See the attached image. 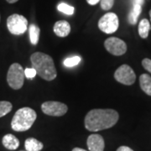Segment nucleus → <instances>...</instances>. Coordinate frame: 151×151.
I'll use <instances>...</instances> for the list:
<instances>
[{"label": "nucleus", "mask_w": 151, "mask_h": 151, "mask_svg": "<svg viewBox=\"0 0 151 151\" xmlns=\"http://www.w3.org/2000/svg\"><path fill=\"white\" fill-rule=\"evenodd\" d=\"M119 119V113L114 109L97 108L86 113L84 124L87 130L97 132L113 127L118 123Z\"/></svg>", "instance_id": "nucleus-1"}, {"label": "nucleus", "mask_w": 151, "mask_h": 151, "mask_svg": "<svg viewBox=\"0 0 151 151\" xmlns=\"http://www.w3.org/2000/svg\"><path fill=\"white\" fill-rule=\"evenodd\" d=\"M30 61L36 73L45 81H53L57 76L54 60L50 55L43 52H35L31 55Z\"/></svg>", "instance_id": "nucleus-2"}, {"label": "nucleus", "mask_w": 151, "mask_h": 151, "mask_svg": "<svg viewBox=\"0 0 151 151\" xmlns=\"http://www.w3.org/2000/svg\"><path fill=\"white\" fill-rule=\"evenodd\" d=\"M36 118V113L32 108L28 107L19 108L12 119L11 128L16 132L27 131L32 127Z\"/></svg>", "instance_id": "nucleus-3"}, {"label": "nucleus", "mask_w": 151, "mask_h": 151, "mask_svg": "<svg viewBox=\"0 0 151 151\" xmlns=\"http://www.w3.org/2000/svg\"><path fill=\"white\" fill-rule=\"evenodd\" d=\"M24 70L20 64H12L7 74V81L9 86L14 90L20 89L24 82Z\"/></svg>", "instance_id": "nucleus-4"}, {"label": "nucleus", "mask_w": 151, "mask_h": 151, "mask_svg": "<svg viewBox=\"0 0 151 151\" xmlns=\"http://www.w3.org/2000/svg\"><path fill=\"white\" fill-rule=\"evenodd\" d=\"M7 27L9 31L14 35H20L26 32L28 29L27 19L23 15L14 14L7 19Z\"/></svg>", "instance_id": "nucleus-5"}, {"label": "nucleus", "mask_w": 151, "mask_h": 151, "mask_svg": "<svg viewBox=\"0 0 151 151\" xmlns=\"http://www.w3.org/2000/svg\"><path fill=\"white\" fill-rule=\"evenodd\" d=\"M119 26V17L114 13H107L98 21V28L106 34H113L118 30Z\"/></svg>", "instance_id": "nucleus-6"}, {"label": "nucleus", "mask_w": 151, "mask_h": 151, "mask_svg": "<svg viewBox=\"0 0 151 151\" xmlns=\"http://www.w3.org/2000/svg\"><path fill=\"white\" fill-rule=\"evenodd\" d=\"M114 78L117 81L120 83L126 85V86H130L133 85L136 80V75H135L134 70L130 67L129 65H120L117 70H115L114 73Z\"/></svg>", "instance_id": "nucleus-7"}, {"label": "nucleus", "mask_w": 151, "mask_h": 151, "mask_svg": "<svg viewBox=\"0 0 151 151\" xmlns=\"http://www.w3.org/2000/svg\"><path fill=\"white\" fill-rule=\"evenodd\" d=\"M41 110L45 114L52 117H60L65 115L68 111V107L65 103L48 101L41 104Z\"/></svg>", "instance_id": "nucleus-8"}, {"label": "nucleus", "mask_w": 151, "mask_h": 151, "mask_svg": "<svg viewBox=\"0 0 151 151\" xmlns=\"http://www.w3.org/2000/svg\"><path fill=\"white\" fill-rule=\"evenodd\" d=\"M104 46L110 54L120 56L126 53L127 45L123 40L117 37H110L104 41Z\"/></svg>", "instance_id": "nucleus-9"}, {"label": "nucleus", "mask_w": 151, "mask_h": 151, "mask_svg": "<svg viewBox=\"0 0 151 151\" xmlns=\"http://www.w3.org/2000/svg\"><path fill=\"white\" fill-rule=\"evenodd\" d=\"M86 145L89 151H104L105 142L103 136L98 134L89 135L86 140Z\"/></svg>", "instance_id": "nucleus-10"}, {"label": "nucleus", "mask_w": 151, "mask_h": 151, "mask_svg": "<svg viewBox=\"0 0 151 151\" xmlns=\"http://www.w3.org/2000/svg\"><path fill=\"white\" fill-rule=\"evenodd\" d=\"M53 30L58 37H66L70 32V24L65 20H60L55 22Z\"/></svg>", "instance_id": "nucleus-11"}, {"label": "nucleus", "mask_w": 151, "mask_h": 151, "mask_svg": "<svg viewBox=\"0 0 151 151\" xmlns=\"http://www.w3.org/2000/svg\"><path fill=\"white\" fill-rule=\"evenodd\" d=\"M2 143L6 149L9 150H15L19 146V140L14 134H8L3 137Z\"/></svg>", "instance_id": "nucleus-12"}, {"label": "nucleus", "mask_w": 151, "mask_h": 151, "mask_svg": "<svg viewBox=\"0 0 151 151\" xmlns=\"http://www.w3.org/2000/svg\"><path fill=\"white\" fill-rule=\"evenodd\" d=\"M43 147V144L35 138H28L24 142V148L26 151H40Z\"/></svg>", "instance_id": "nucleus-13"}, {"label": "nucleus", "mask_w": 151, "mask_h": 151, "mask_svg": "<svg viewBox=\"0 0 151 151\" xmlns=\"http://www.w3.org/2000/svg\"><path fill=\"white\" fill-rule=\"evenodd\" d=\"M139 85L141 89L147 95L151 96V76L148 74H142L139 76Z\"/></svg>", "instance_id": "nucleus-14"}, {"label": "nucleus", "mask_w": 151, "mask_h": 151, "mask_svg": "<svg viewBox=\"0 0 151 151\" xmlns=\"http://www.w3.org/2000/svg\"><path fill=\"white\" fill-rule=\"evenodd\" d=\"M40 29L38 27L36 24H32L29 27V40L32 45H35L39 42L40 39Z\"/></svg>", "instance_id": "nucleus-15"}, {"label": "nucleus", "mask_w": 151, "mask_h": 151, "mask_svg": "<svg viewBox=\"0 0 151 151\" xmlns=\"http://www.w3.org/2000/svg\"><path fill=\"white\" fill-rule=\"evenodd\" d=\"M150 30V23L148 19H143L139 24V35L141 38L146 39Z\"/></svg>", "instance_id": "nucleus-16"}, {"label": "nucleus", "mask_w": 151, "mask_h": 151, "mask_svg": "<svg viewBox=\"0 0 151 151\" xmlns=\"http://www.w3.org/2000/svg\"><path fill=\"white\" fill-rule=\"evenodd\" d=\"M142 11V6L139 4H134L132 10L129 14V22L131 24H135L137 23L138 18L139 16Z\"/></svg>", "instance_id": "nucleus-17"}, {"label": "nucleus", "mask_w": 151, "mask_h": 151, "mask_svg": "<svg viewBox=\"0 0 151 151\" xmlns=\"http://www.w3.org/2000/svg\"><path fill=\"white\" fill-rule=\"evenodd\" d=\"M13 108V105L10 102L8 101H1L0 102V118L7 115L10 113Z\"/></svg>", "instance_id": "nucleus-18"}, {"label": "nucleus", "mask_w": 151, "mask_h": 151, "mask_svg": "<svg viewBox=\"0 0 151 151\" xmlns=\"http://www.w3.org/2000/svg\"><path fill=\"white\" fill-rule=\"evenodd\" d=\"M57 9L60 12H61V13H63L65 14H67V15H72L74 14V10H75L74 7L69 5L67 4H65V3L59 4L58 6H57Z\"/></svg>", "instance_id": "nucleus-19"}, {"label": "nucleus", "mask_w": 151, "mask_h": 151, "mask_svg": "<svg viewBox=\"0 0 151 151\" xmlns=\"http://www.w3.org/2000/svg\"><path fill=\"white\" fill-rule=\"evenodd\" d=\"M81 57L80 56H72V57H68L64 60L63 64L66 67H72V66H75V65H78L81 61Z\"/></svg>", "instance_id": "nucleus-20"}, {"label": "nucleus", "mask_w": 151, "mask_h": 151, "mask_svg": "<svg viewBox=\"0 0 151 151\" xmlns=\"http://www.w3.org/2000/svg\"><path fill=\"white\" fill-rule=\"evenodd\" d=\"M114 0H100V5L103 10H109L113 8Z\"/></svg>", "instance_id": "nucleus-21"}, {"label": "nucleus", "mask_w": 151, "mask_h": 151, "mask_svg": "<svg viewBox=\"0 0 151 151\" xmlns=\"http://www.w3.org/2000/svg\"><path fill=\"white\" fill-rule=\"evenodd\" d=\"M36 70L35 68H25L24 69V76L28 79H33L36 76Z\"/></svg>", "instance_id": "nucleus-22"}, {"label": "nucleus", "mask_w": 151, "mask_h": 151, "mask_svg": "<svg viewBox=\"0 0 151 151\" xmlns=\"http://www.w3.org/2000/svg\"><path fill=\"white\" fill-rule=\"evenodd\" d=\"M142 65L143 67L151 73V60L149 58H145L142 60Z\"/></svg>", "instance_id": "nucleus-23"}, {"label": "nucleus", "mask_w": 151, "mask_h": 151, "mask_svg": "<svg viewBox=\"0 0 151 151\" xmlns=\"http://www.w3.org/2000/svg\"><path fill=\"white\" fill-rule=\"evenodd\" d=\"M117 151H134L131 148L128 147V146H120Z\"/></svg>", "instance_id": "nucleus-24"}, {"label": "nucleus", "mask_w": 151, "mask_h": 151, "mask_svg": "<svg viewBox=\"0 0 151 151\" xmlns=\"http://www.w3.org/2000/svg\"><path fill=\"white\" fill-rule=\"evenodd\" d=\"M86 2H87L88 4H90V5H96L97 3L100 2V0H86Z\"/></svg>", "instance_id": "nucleus-25"}, {"label": "nucleus", "mask_w": 151, "mask_h": 151, "mask_svg": "<svg viewBox=\"0 0 151 151\" xmlns=\"http://www.w3.org/2000/svg\"><path fill=\"white\" fill-rule=\"evenodd\" d=\"M145 0H133V4H139V5H143Z\"/></svg>", "instance_id": "nucleus-26"}, {"label": "nucleus", "mask_w": 151, "mask_h": 151, "mask_svg": "<svg viewBox=\"0 0 151 151\" xmlns=\"http://www.w3.org/2000/svg\"><path fill=\"white\" fill-rule=\"evenodd\" d=\"M72 151H87L86 150H84V149H81V148H74L73 150H72Z\"/></svg>", "instance_id": "nucleus-27"}, {"label": "nucleus", "mask_w": 151, "mask_h": 151, "mask_svg": "<svg viewBox=\"0 0 151 151\" xmlns=\"http://www.w3.org/2000/svg\"><path fill=\"white\" fill-rule=\"evenodd\" d=\"M9 4H14V3H16L17 1H19V0H6Z\"/></svg>", "instance_id": "nucleus-28"}, {"label": "nucleus", "mask_w": 151, "mask_h": 151, "mask_svg": "<svg viewBox=\"0 0 151 151\" xmlns=\"http://www.w3.org/2000/svg\"><path fill=\"white\" fill-rule=\"evenodd\" d=\"M150 21H151V9L150 11Z\"/></svg>", "instance_id": "nucleus-29"}, {"label": "nucleus", "mask_w": 151, "mask_h": 151, "mask_svg": "<svg viewBox=\"0 0 151 151\" xmlns=\"http://www.w3.org/2000/svg\"><path fill=\"white\" fill-rule=\"evenodd\" d=\"M0 20H1V16H0Z\"/></svg>", "instance_id": "nucleus-30"}, {"label": "nucleus", "mask_w": 151, "mask_h": 151, "mask_svg": "<svg viewBox=\"0 0 151 151\" xmlns=\"http://www.w3.org/2000/svg\"><path fill=\"white\" fill-rule=\"evenodd\" d=\"M20 151H26V150H20Z\"/></svg>", "instance_id": "nucleus-31"}]
</instances>
